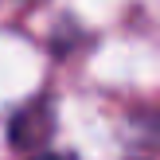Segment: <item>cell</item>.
Returning a JSON list of instances; mask_svg holds the SVG:
<instances>
[{
	"mask_svg": "<svg viewBox=\"0 0 160 160\" xmlns=\"http://www.w3.org/2000/svg\"><path fill=\"white\" fill-rule=\"evenodd\" d=\"M55 109L47 98L31 102V106H23L20 113L12 117V125H8V141H12V148H23V152H35V148L47 145V137H51L55 129Z\"/></svg>",
	"mask_w": 160,
	"mask_h": 160,
	"instance_id": "obj_1",
	"label": "cell"
},
{
	"mask_svg": "<svg viewBox=\"0 0 160 160\" xmlns=\"http://www.w3.org/2000/svg\"><path fill=\"white\" fill-rule=\"evenodd\" d=\"M31 160H67V156H51V152H39V156H31Z\"/></svg>",
	"mask_w": 160,
	"mask_h": 160,
	"instance_id": "obj_2",
	"label": "cell"
},
{
	"mask_svg": "<svg viewBox=\"0 0 160 160\" xmlns=\"http://www.w3.org/2000/svg\"><path fill=\"white\" fill-rule=\"evenodd\" d=\"M129 160H145V156H129Z\"/></svg>",
	"mask_w": 160,
	"mask_h": 160,
	"instance_id": "obj_3",
	"label": "cell"
}]
</instances>
